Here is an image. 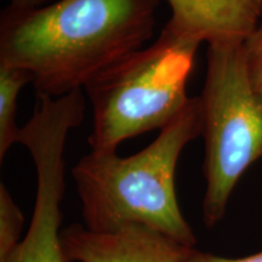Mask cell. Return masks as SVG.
<instances>
[{
  "label": "cell",
  "instance_id": "obj_1",
  "mask_svg": "<svg viewBox=\"0 0 262 262\" xmlns=\"http://www.w3.org/2000/svg\"><path fill=\"white\" fill-rule=\"evenodd\" d=\"M159 0H55L0 15V63L32 77L37 95L78 89L152 38Z\"/></svg>",
  "mask_w": 262,
  "mask_h": 262
},
{
  "label": "cell",
  "instance_id": "obj_2",
  "mask_svg": "<svg viewBox=\"0 0 262 262\" xmlns=\"http://www.w3.org/2000/svg\"><path fill=\"white\" fill-rule=\"evenodd\" d=\"M199 97L160 130L150 145L136 155L95 152L81 157L72 169L81 204L84 226L111 232L127 225L145 226L183 245L195 248L194 232L179 206L175 172L183 148L202 136Z\"/></svg>",
  "mask_w": 262,
  "mask_h": 262
},
{
  "label": "cell",
  "instance_id": "obj_3",
  "mask_svg": "<svg viewBox=\"0 0 262 262\" xmlns=\"http://www.w3.org/2000/svg\"><path fill=\"white\" fill-rule=\"evenodd\" d=\"M201 42L164 27L158 39L101 72L84 88L93 110L91 150L117 152L131 137L162 130L187 106Z\"/></svg>",
  "mask_w": 262,
  "mask_h": 262
},
{
  "label": "cell",
  "instance_id": "obj_4",
  "mask_svg": "<svg viewBox=\"0 0 262 262\" xmlns=\"http://www.w3.org/2000/svg\"><path fill=\"white\" fill-rule=\"evenodd\" d=\"M198 97L205 142L203 221L212 228L224 220L239 180L262 158V95L249 80L242 44L208 45Z\"/></svg>",
  "mask_w": 262,
  "mask_h": 262
},
{
  "label": "cell",
  "instance_id": "obj_5",
  "mask_svg": "<svg viewBox=\"0 0 262 262\" xmlns=\"http://www.w3.org/2000/svg\"><path fill=\"white\" fill-rule=\"evenodd\" d=\"M85 108L81 89L60 97L37 95L34 112L18 137L37 172L34 209L25 239L4 262H70L61 241L64 148L70 131L83 123Z\"/></svg>",
  "mask_w": 262,
  "mask_h": 262
},
{
  "label": "cell",
  "instance_id": "obj_6",
  "mask_svg": "<svg viewBox=\"0 0 262 262\" xmlns=\"http://www.w3.org/2000/svg\"><path fill=\"white\" fill-rule=\"evenodd\" d=\"M70 262H187L192 249L145 226L94 232L73 224L61 231Z\"/></svg>",
  "mask_w": 262,
  "mask_h": 262
},
{
  "label": "cell",
  "instance_id": "obj_7",
  "mask_svg": "<svg viewBox=\"0 0 262 262\" xmlns=\"http://www.w3.org/2000/svg\"><path fill=\"white\" fill-rule=\"evenodd\" d=\"M164 27L208 45H239L262 19V0H168Z\"/></svg>",
  "mask_w": 262,
  "mask_h": 262
},
{
  "label": "cell",
  "instance_id": "obj_8",
  "mask_svg": "<svg viewBox=\"0 0 262 262\" xmlns=\"http://www.w3.org/2000/svg\"><path fill=\"white\" fill-rule=\"evenodd\" d=\"M32 84V77L21 68L0 63V162L9 149L18 143L21 127L17 126V97L26 85Z\"/></svg>",
  "mask_w": 262,
  "mask_h": 262
},
{
  "label": "cell",
  "instance_id": "obj_9",
  "mask_svg": "<svg viewBox=\"0 0 262 262\" xmlns=\"http://www.w3.org/2000/svg\"><path fill=\"white\" fill-rule=\"evenodd\" d=\"M24 215L4 183H0V262H4L21 243Z\"/></svg>",
  "mask_w": 262,
  "mask_h": 262
},
{
  "label": "cell",
  "instance_id": "obj_10",
  "mask_svg": "<svg viewBox=\"0 0 262 262\" xmlns=\"http://www.w3.org/2000/svg\"><path fill=\"white\" fill-rule=\"evenodd\" d=\"M245 71L255 91L262 95V19L242 44Z\"/></svg>",
  "mask_w": 262,
  "mask_h": 262
},
{
  "label": "cell",
  "instance_id": "obj_11",
  "mask_svg": "<svg viewBox=\"0 0 262 262\" xmlns=\"http://www.w3.org/2000/svg\"><path fill=\"white\" fill-rule=\"evenodd\" d=\"M187 262H262V251H258V253L250 255V256L231 258L219 256V255L206 253V251L196 250L194 248L192 249Z\"/></svg>",
  "mask_w": 262,
  "mask_h": 262
},
{
  "label": "cell",
  "instance_id": "obj_12",
  "mask_svg": "<svg viewBox=\"0 0 262 262\" xmlns=\"http://www.w3.org/2000/svg\"><path fill=\"white\" fill-rule=\"evenodd\" d=\"M55 0H11V4L15 8H39V6L50 4Z\"/></svg>",
  "mask_w": 262,
  "mask_h": 262
}]
</instances>
